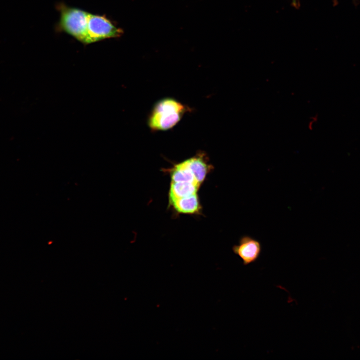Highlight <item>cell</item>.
<instances>
[{"mask_svg": "<svg viewBox=\"0 0 360 360\" xmlns=\"http://www.w3.org/2000/svg\"><path fill=\"white\" fill-rule=\"evenodd\" d=\"M170 174L172 182H190L198 183L186 160L175 164L170 169Z\"/></svg>", "mask_w": 360, "mask_h": 360, "instance_id": "obj_8", "label": "cell"}, {"mask_svg": "<svg viewBox=\"0 0 360 360\" xmlns=\"http://www.w3.org/2000/svg\"><path fill=\"white\" fill-rule=\"evenodd\" d=\"M186 162L191 170L196 181L200 184L212 168L204 152H198L196 155L186 160Z\"/></svg>", "mask_w": 360, "mask_h": 360, "instance_id": "obj_5", "label": "cell"}, {"mask_svg": "<svg viewBox=\"0 0 360 360\" xmlns=\"http://www.w3.org/2000/svg\"><path fill=\"white\" fill-rule=\"evenodd\" d=\"M187 108L180 102L167 98L157 102L148 118V124L152 130H166L176 126Z\"/></svg>", "mask_w": 360, "mask_h": 360, "instance_id": "obj_1", "label": "cell"}, {"mask_svg": "<svg viewBox=\"0 0 360 360\" xmlns=\"http://www.w3.org/2000/svg\"><path fill=\"white\" fill-rule=\"evenodd\" d=\"M234 254L238 256L244 266L256 262L259 258L262 247L260 242L249 236H242L238 244L232 248Z\"/></svg>", "mask_w": 360, "mask_h": 360, "instance_id": "obj_4", "label": "cell"}, {"mask_svg": "<svg viewBox=\"0 0 360 360\" xmlns=\"http://www.w3.org/2000/svg\"><path fill=\"white\" fill-rule=\"evenodd\" d=\"M56 8L60 14L57 30L70 35L84 44H88L87 26L89 12L64 3L58 4Z\"/></svg>", "mask_w": 360, "mask_h": 360, "instance_id": "obj_2", "label": "cell"}, {"mask_svg": "<svg viewBox=\"0 0 360 360\" xmlns=\"http://www.w3.org/2000/svg\"><path fill=\"white\" fill-rule=\"evenodd\" d=\"M124 34V30L104 15L89 12L88 20V44H90L108 38H118Z\"/></svg>", "mask_w": 360, "mask_h": 360, "instance_id": "obj_3", "label": "cell"}, {"mask_svg": "<svg viewBox=\"0 0 360 360\" xmlns=\"http://www.w3.org/2000/svg\"><path fill=\"white\" fill-rule=\"evenodd\" d=\"M174 209L178 212L184 214H198L201 206L197 194L170 200Z\"/></svg>", "mask_w": 360, "mask_h": 360, "instance_id": "obj_6", "label": "cell"}, {"mask_svg": "<svg viewBox=\"0 0 360 360\" xmlns=\"http://www.w3.org/2000/svg\"><path fill=\"white\" fill-rule=\"evenodd\" d=\"M200 184L196 182H172L168 192L169 201L197 193Z\"/></svg>", "mask_w": 360, "mask_h": 360, "instance_id": "obj_7", "label": "cell"}, {"mask_svg": "<svg viewBox=\"0 0 360 360\" xmlns=\"http://www.w3.org/2000/svg\"><path fill=\"white\" fill-rule=\"evenodd\" d=\"M292 0V4L295 8H298V0Z\"/></svg>", "mask_w": 360, "mask_h": 360, "instance_id": "obj_9", "label": "cell"}]
</instances>
